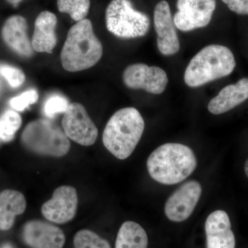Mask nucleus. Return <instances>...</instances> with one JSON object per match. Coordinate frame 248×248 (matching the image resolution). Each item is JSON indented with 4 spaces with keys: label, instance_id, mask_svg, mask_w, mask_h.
Returning <instances> with one entry per match:
<instances>
[{
    "label": "nucleus",
    "instance_id": "f257e3e1",
    "mask_svg": "<svg viewBox=\"0 0 248 248\" xmlns=\"http://www.w3.org/2000/svg\"><path fill=\"white\" fill-rule=\"evenodd\" d=\"M197 166L192 150L181 143H168L158 147L150 155L147 169L156 182L174 185L185 180Z\"/></svg>",
    "mask_w": 248,
    "mask_h": 248
},
{
    "label": "nucleus",
    "instance_id": "f03ea898",
    "mask_svg": "<svg viewBox=\"0 0 248 248\" xmlns=\"http://www.w3.org/2000/svg\"><path fill=\"white\" fill-rule=\"evenodd\" d=\"M103 55V46L89 19L70 29L61 52L62 66L68 72H79L94 66Z\"/></svg>",
    "mask_w": 248,
    "mask_h": 248
},
{
    "label": "nucleus",
    "instance_id": "7ed1b4c3",
    "mask_svg": "<svg viewBox=\"0 0 248 248\" xmlns=\"http://www.w3.org/2000/svg\"><path fill=\"white\" fill-rule=\"evenodd\" d=\"M144 128V120L138 109L124 108L108 122L103 133V143L117 159H127L138 146Z\"/></svg>",
    "mask_w": 248,
    "mask_h": 248
},
{
    "label": "nucleus",
    "instance_id": "20e7f679",
    "mask_svg": "<svg viewBox=\"0 0 248 248\" xmlns=\"http://www.w3.org/2000/svg\"><path fill=\"white\" fill-rule=\"evenodd\" d=\"M236 61L231 49L213 45L202 49L186 68L184 81L191 88L199 87L231 75Z\"/></svg>",
    "mask_w": 248,
    "mask_h": 248
},
{
    "label": "nucleus",
    "instance_id": "39448f33",
    "mask_svg": "<svg viewBox=\"0 0 248 248\" xmlns=\"http://www.w3.org/2000/svg\"><path fill=\"white\" fill-rule=\"evenodd\" d=\"M22 141L29 151L53 157L65 156L71 148L69 139L63 129L53 122L42 119L28 124L23 131Z\"/></svg>",
    "mask_w": 248,
    "mask_h": 248
},
{
    "label": "nucleus",
    "instance_id": "423d86ee",
    "mask_svg": "<svg viewBox=\"0 0 248 248\" xmlns=\"http://www.w3.org/2000/svg\"><path fill=\"white\" fill-rule=\"evenodd\" d=\"M106 23L109 32L122 39L143 37L151 27L148 16L134 9L130 0H112L106 11Z\"/></svg>",
    "mask_w": 248,
    "mask_h": 248
},
{
    "label": "nucleus",
    "instance_id": "0eeeda50",
    "mask_svg": "<svg viewBox=\"0 0 248 248\" xmlns=\"http://www.w3.org/2000/svg\"><path fill=\"white\" fill-rule=\"evenodd\" d=\"M62 125L67 138L81 146H92L97 140V126L84 106L79 103L69 104L62 119Z\"/></svg>",
    "mask_w": 248,
    "mask_h": 248
},
{
    "label": "nucleus",
    "instance_id": "6e6552de",
    "mask_svg": "<svg viewBox=\"0 0 248 248\" xmlns=\"http://www.w3.org/2000/svg\"><path fill=\"white\" fill-rule=\"evenodd\" d=\"M177 7L174 25L186 32L208 25L216 9V0H177Z\"/></svg>",
    "mask_w": 248,
    "mask_h": 248
},
{
    "label": "nucleus",
    "instance_id": "1a4fd4ad",
    "mask_svg": "<svg viewBox=\"0 0 248 248\" xmlns=\"http://www.w3.org/2000/svg\"><path fill=\"white\" fill-rule=\"evenodd\" d=\"M123 80L129 89L144 90L155 94L164 93L169 83L164 70L144 63H135L127 67L124 71Z\"/></svg>",
    "mask_w": 248,
    "mask_h": 248
},
{
    "label": "nucleus",
    "instance_id": "9d476101",
    "mask_svg": "<svg viewBox=\"0 0 248 248\" xmlns=\"http://www.w3.org/2000/svg\"><path fill=\"white\" fill-rule=\"evenodd\" d=\"M78 207V195L73 186H62L54 191L53 197L42 205L43 216L48 221L64 224L76 217Z\"/></svg>",
    "mask_w": 248,
    "mask_h": 248
},
{
    "label": "nucleus",
    "instance_id": "9b49d317",
    "mask_svg": "<svg viewBox=\"0 0 248 248\" xmlns=\"http://www.w3.org/2000/svg\"><path fill=\"white\" fill-rule=\"evenodd\" d=\"M202 193V186L197 181L184 183L166 202V216L173 222L186 221L193 213Z\"/></svg>",
    "mask_w": 248,
    "mask_h": 248
},
{
    "label": "nucleus",
    "instance_id": "f8f14e48",
    "mask_svg": "<svg viewBox=\"0 0 248 248\" xmlns=\"http://www.w3.org/2000/svg\"><path fill=\"white\" fill-rule=\"evenodd\" d=\"M154 24L160 53L164 55L178 53L180 49V42L167 1L163 0L155 6Z\"/></svg>",
    "mask_w": 248,
    "mask_h": 248
},
{
    "label": "nucleus",
    "instance_id": "ddd939ff",
    "mask_svg": "<svg viewBox=\"0 0 248 248\" xmlns=\"http://www.w3.org/2000/svg\"><path fill=\"white\" fill-rule=\"evenodd\" d=\"M23 239L31 248H63L64 233L59 227L40 220H32L24 225Z\"/></svg>",
    "mask_w": 248,
    "mask_h": 248
},
{
    "label": "nucleus",
    "instance_id": "4468645a",
    "mask_svg": "<svg viewBox=\"0 0 248 248\" xmlns=\"http://www.w3.org/2000/svg\"><path fill=\"white\" fill-rule=\"evenodd\" d=\"M207 248H235L236 239L231 220L224 210L210 214L205 223Z\"/></svg>",
    "mask_w": 248,
    "mask_h": 248
},
{
    "label": "nucleus",
    "instance_id": "2eb2a0df",
    "mask_svg": "<svg viewBox=\"0 0 248 248\" xmlns=\"http://www.w3.org/2000/svg\"><path fill=\"white\" fill-rule=\"evenodd\" d=\"M27 19L21 16L8 18L1 29L3 40L11 50L24 58H31L34 54L31 41L27 34Z\"/></svg>",
    "mask_w": 248,
    "mask_h": 248
},
{
    "label": "nucleus",
    "instance_id": "dca6fc26",
    "mask_svg": "<svg viewBox=\"0 0 248 248\" xmlns=\"http://www.w3.org/2000/svg\"><path fill=\"white\" fill-rule=\"evenodd\" d=\"M58 18L50 11H42L36 18L32 46L38 53H53L57 45L55 33Z\"/></svg>",
    "mask_w": 248,
    "mask_h": 248
},
{
    "label": "nucleus",
    "instance_id": "f3484780",
    "mask_svg": "<svg viewBox=\"0 0 248 248\" xmlns=\"http://www.w3.org/2000/svg\"><path fill=\"white\" fill-rule=\"evenodd\" d=\"M248 99V78H243L234 84L228 85L209 102V112L221 115L234 108Z\"/></svg>",
    "mask_w": 248,
    "mask_h": 248
},
{
    "label": "nucleus",
    "instance_id": "a211bd4d",
    "mask_svg": "<svg viewBox=\"0 0 248 248\" xmlns=\"http://www.w3.org/2000/svg\"><path fill=\"white\" fill-rule=\"evenodd\" d=\"M27 208L25 197L19 191L5 190L0 193V231H9L16 217Z\"/></svg>",
    "mask_w": 248,
    "mask_h": 248
},
{
    "label": "nucleus",
    "instance_id": "6ab92c4d",
    "mask_svg": "<svg viewBox=\"0 0 248 248\" xmlns=\"http://www.w3.org/2000/svg\"><path fill=\"white\" fill-rule=\"evenodd\" d=\"M146 232L135 221L124 222L119 230L115 248H148Z\"/></svg>",
    "mask_w": 248,
    "mask_h": 248
},
{
    "label": "nucleus",
    "instance_id": "aec40b11",
    "mask_svg": "<svg viewBox=\"0 0 248 248\" xmlns=\"http://www.w3.org/2000/svg\"><path fill=\"white\" fill-rule=\"evenodd\" d=\"M90 0H58L59 11L71 16L77 22L86 19L89 14Z\"/></svg>",
    "mask_w": 248,
    "mask_h": 248
},
{
    "label": "nucleus",
    "instance_id": "412c9836",
    "mask_svg": "<svg viewBox=\"0 0 248 248\" xmlns=\"http://www.w3.org/2000/svg\"><path fill=\"white\" fill-rule=\"evenodd\" d=\"M22 118L17 112L6 110L0 116V138L4 141H11L22 125Z\"/></svg>",
    "mask_w": 248,
    "mask_h": 248
},
{
    "label": "nucleus",
    "instance_id": "4be33fe9",
    "mask_svg": "<svg viewBox=\"0 0 248 248\" xmlns=\"http://www.w3.org/2000/svg\"><path fill=\"white\" fill-rule=\"evenodd\" d=\"M74 248H111L107 239L90 230H81L76 233L73 240Z\"/></svg>",
    "mask_w": 248,
    "mask_h": 248
},
{
    "label": "nucleus",
    "instance_id": "5701e85b",
    "mask_svg": "<svg viewBox=\"0 0 248 248\" xmlns=\"http://www.w3.org/2000/svg\"><path fill=\"white\" fill-rule=\"evenodd\" d=\"M69 104L66 98L60 94H54L47 99L44 107V112L47 117L53 118L58 114L66 112Z\"/></svg>",
    "mask_w": 248,
    "mask_h": 248
},
{
    "label": "nucleus",
    "instance_id": "b1692460",
    "mask_svg": "<svg viewBox=\"0 0 248 248\" xmlns=\"http://www.w3.org/2000/svg\"><path fill=\"white\" fill-rule=\"evenodd\" d=\"M0 75L4 77L10 86L13 88H18L22 86L26 79L24 72L16 67L9 65H0Z\"/></svg>",
    "mask_w": 248,
    "mask_h": 248
},
{
    "label": "nucleus",
    "instance_id": "393cba45",
    "mask_svg": "<svg viewBox=\"0 0 248 248\" xmlns=\"http://www.w3.org/2000/svg\"><path fill=\"white\" fill-rule=\"evenodd\" d=\"M39 94L35 89L25 91L20 95L15 97L10 101V105L17 111H24L38 100Z\"/></svg>",
    "mask_w": 248,
    "mask_h": 248
},
{
    "label": "nucleus",
    "instance_id": "a878e982",
    "mask_svg": "<svg viewBox=\"0 0 248 248\" xmlns=\"http://www.w3.org/2000/svg\"><path fill=\"white\" fill-rule=\"evenodd\" d=\"M231 11L239 15H248V0H221Z\"/></svg>",
    "mask_w": 248,
    "mask_h": 248
},
{
    "label": "nucleus",
    "instance_id": "bb28decb",
    "mask_svg": "<svg viewBox=\"0 0 248 248\" xmlns=\"http://www.w3.org/2000/svg\"><path fill=\"white\" fill-rule=\"evenodd\" d=\"M6 1H7L9 4H12L13 6L16 7V6H17L21 1H22L23 0H6Z\"/></svg>",
    "mask_w": 248,
    "mask_h": 248
},
{
    "label": "nucleus",
    "instance_id": "cd10ccee",
    "mask_svg": "<svg viewBox=\"0 0 248 248\" xmlns=\"http://www.w3.org/2000/svg\"><path fill=\"white\" fill-rule=\"evenodd\" d=\"M0 248H15L14 246H13L12 244H9V243H6V244H3L1 246V247Z\"/></svg>",
    "mask_w": 248,
    "mask_h": 248
},
{
    "label": "nucleus",
    "instance_id": "c85d7f7f",
    "mask_svg": "<svg viewBox=\"0 0 248 248\" xmlns=\"http://www.w3.org/2000/svg\"><path fill=\"white\" fill-rule=\"evenodd\" d=\"M245 172H246V176H247L248 178V159L247 161H246V164H245Z\"/></svg>",
    "mask_w": 248,
    "mask_h": 248
}]
</instances>
